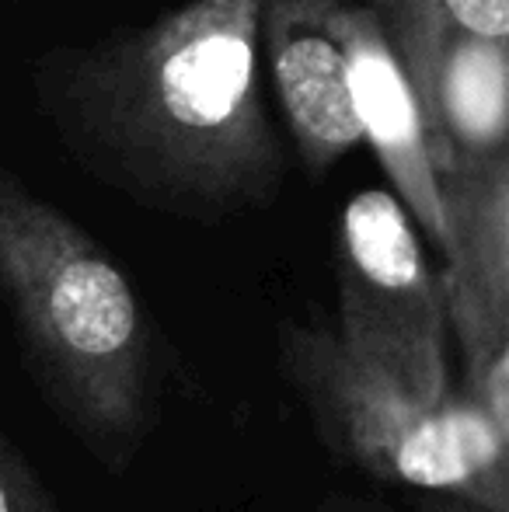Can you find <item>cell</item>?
Returning a JSON list of instances; mask_svg holds the SVG:
<instances>
[{"label":"cell","mask_w":509,"mask_h":512,"mask_svg":"<svg viewBox=\"0 0 509 512\" xmlns=\"http://www.w3.org/2000/svg\"><path fill=\"white\" fill-rule=\"evenodd\" d=\"M374 14L381 18L387 42L412 84L426 126L443 46L454 35L509 42V0H381Z\"/></svg>","instance_id":"cell-9"},{"label":"cell","mask_w":509,"mask_h":512,"mask_svg":"<svg viewBox=\"0 0 509 512\" xmlns=\"http://www.w3.org/2000/svg\"><path fill=\"white\" fill-rule=\"evenodd\" d=\"M346 0H262L258 53L269 63L293 147L311 175L339 164L360 136L339 18Z\"/></svg>","instance_id":"cell-6"},{"label":"cell","mask_w":509,"mask_h":512,"mask_svg":"<svg viewBox=\"0 0 509 512\" xmlns=\"http://www.w3.org/2000/svg\"><path fill=\"white\" fill-rule=\"evenodd\" d=\"M419 512H478V509L461 499H450V495H422Z\"/></svg>","instance_id":"cell-13"},{"label":"cell","mask_w":509,"mask_h":512,"mask_svg":"<svg viewBox=\"0 0 509 512\" xmlns=\"http://www.w3.org/2000/svg\"><path fill=\"white\" fill-rule=\"evenodd\" d=\"M335 279L339 342L422 405H443L450 363L440 276L391 192H356L342 209Z\"/></svg>","instance_id":"cell-4"},{"label":"cell","mask_w":509,"mask_h":512,"mask_svg":"<svg viewBox=\"0 0 509 512\" xmlns=\"http://www.w3.org/2000/svg\"><path fill=\"white\" fill-rule=\"evenodd\" d=\"M0 512H60L4 425H0Z\"/></svg>","instance_id":"cell-10"},{"label":"cell","mask_w":509,"mask_h":512,"mask_svg":"<svg viewBox=\"0 0 509 512\" xmlns=\"http://www.w3.org/2000/svg\"><path fill=\"white\" fill-rule=\"evenodd\" d=\"M426 140L433 171L509 154V42L454 35L443 46Z\"/></svg>","instance_id":"cell-8"},{"label":"cell","mask_w":509,"mask_h":512,"mask_svg":"<svg viewBox=\"0 0 509 512\" xmlns=\"http://www.w3.org/2000/svg\"><path fill=\"white\" fill-rule=\"evenodd\" d=\"M443 206L440 293L464 377L509 352V154L436 171Z\"/></svg>","instance_id":"cell-5"},{"label":"cell","mask_w":509,"mask_h":512,"mask_svg":"<svg viewBox=\"0 0 509 512\" xmlns=\"http://www.w3.org/2000/svg\"><path fill=\"white\" fill-rule=\"evenodd\" d=\"M335 28L346 49L349 95H353L360 136L370 140L387 182L394 185L391 196L401 203L408 220L426 234L436 251H443V206L433 161H429L426 122L412 95V84L387 42L381 18L370 7L342 4Z\"/></svg>","instance_id":"cell-7"},{"label":"cell","mask_w":509,"mask_h":512,"mask_svg":"<svg viewBox=\"0 0 509 512\" xmlns=\"http://www.w3.org/2000/svg\"><path fill=\"white\" fill-rule=\"evenodd\" d=\"M370 7H374V11H377V7H381V0H370Z\"/></svg>","instance_id":"cell-14"},{"label":"cell","mask_w":509,"mask_h":512,"mask_svg":"<svg viewBox=\"0 0 509 512\" xmlns=\"http://www.w3.org/2000/svg\"><path fill=\"white\" fill-rule=\"evenodd\" d=\"M464 398L509 432V352L496 356L475 377H464Z\"/></svg>","instance_id":"cell-11"},{"label":"cell","mask_w":509,"mask_h":512,"mask_svg":"<svg viewBox=\"0 0 509 512\" xmlns=\"http://www.w3.org/2000/svg\"><path fill=\"white\" fill-rule=\"evenodd\" d=\"M262 0H185L32 67L39 115L84 175L150 213L227 223L269 209L286 147L258 74Z\"/></svg>","instance_id":"cell-1"},{"label":"cell","mask_w":509,"mask_h":512,"mask_svg":"<svg viewBox=\"0 0 509 512\" xmlns=\"http://www.w3.org/2000/svg\"><path fill=\"white\" fill-rule=\"evenodd\" d=\"M0 300L56 422L126 474L157 422L154 324L123 265L0 168Z\"/></svg>","instance_id":"cell-2"},{"label":"cell","mask_w":509,"mask_h":512,"mask_svg":"<svg viewBox=\"0 0 509 512\" xmlns=\"http://www.w3.org/2000/svg\"><path fill=\"white\" fill-rule=\"evenodd\" d=\"M318 512H391V509L377 506V502L353 499V495H328V499L318 506Z\"/></svg>","instance_id":"cell-12"},{"label":"cell","mask_w":509,"mask_h":512,"mask_svg":"<svg viewBox=\"0 0 509 512\" xmlns=\"http://www.w3.org/2000/svg\"><path fill=\"white\" fill-rule=\"evenodd\" d=\"M276 363L318 439L384 485L509 512V432L464 394L422 405L321 321H279Z\"/></svg>","instance_id":"cell-3"}]
</instances>
